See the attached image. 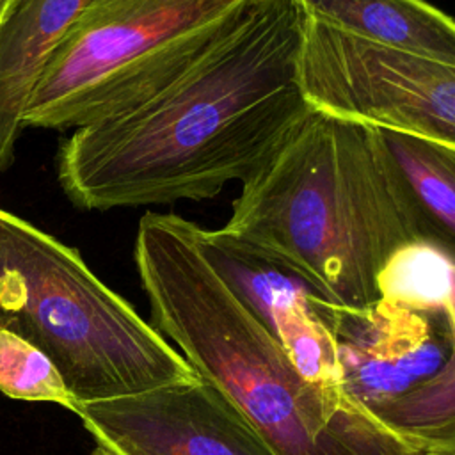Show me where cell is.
Segmentation results:
<instances>
[{
  "label": "cell",
  "mask_w": 455,
  "mask_h": 455,
  "mask_svg": "<svg viewBox=\"0 0 455 455\" xmlns=\"http://www.w3.org/2000/svg\"><path fill=\"white\" fill-rule=\"evenodd\" d=\"M423 455H434V453H423Z\"/></svg>",
  "instance_id": "cell-18"
},
{
  "label": "cell",
  "mask_w": 455,
  "mask_h": 455,
  "mask_svg": "<svg viewBox=\"0 0 455 455\" xmlns=\"http://www.w3.org/2000/svg\"><path fill=\"white\" fill-rule=\"evenodd\" d=\"M71 412L114 455H277L201 375L135 395L76 402Z\"/></svg>",
  "instance_id": "cell-7"
},
{
  "label": "cell",
  "mask_w": 455,
  "mask_h": 455,
  "mask_svg": "<svg viewBox=\"0 0 455 455\" xmlns=\"http://www.w3.org/2000/svg\"><path fill=\"white\" fill-rule=\"evenodd\" d=\"M91 455H114V453L108 451V450H105V448H101V446H96Z\"/></svg>",
  "instance_id": "cell-17"
},
{
  "label": "cell",
  "mask_w": 455,
  "mask_h": 455,
  "mask_svg": "<svg viewBox=\"0 0 455 455\" xmlns=\"http://www.w3.org/2000/svg\"><path fill=\"white\" fill-rule=\"evenodd\" d=\"M18 0H0V21L9 14V11L14 7Z\"/></svg>",
  "instance_id": "cell-16"
},
{
  "label": "cell",
  "mask_w": 455,
  "mask_h": 455,
  "mask_svg": "<svg viewBox=\"0 0 455 455\" xmlns=\"http://www.w3.org/2000/svg\"><path fill=\"white\" fill-rule=\"evenodd\" d=\"M176 213L146 212L133 259L151 325L217 386L277 455H423L366 409L311 384L243 309Z\"/></svg>",
  "instance_id": "cell-2"
},
{
  "label": "cell",
  "mask_w": 455,
  "mask_h": 455,
  "mask_svg": "<svg viewBox=\"0 0 455 455\" xmlns=\"http://www.w3.org/2000/svg\"><path fill=\"white\" fill-rule=\"evenodd\" d=\"M201 245L236 300L295 368L316 387L345 396L334 339L343 306L300 270L217 229H201Z\"/></svg>",
  "instance_id": "cell-8"
},
{
  "label": "cell",
  "mask_w": 455,
  "mask_h": 455,
  "mask_svg": "<svg viewBox=\"0 0 455 455\" xmlns=\"http://www.w3.org/2000/svg\"><path fill=\"white\" fill-rule=\"evenodd\" d=\"M217 231L320 284L339 306L380 300L389 256L418 242L380 132L315 108L240 183Z\"/></svg>",
  "instance_id": "cell-3"
},
{
  "label": "cell",
  "mask_w": 455,
  "mask_h": 455,
  "mask_svg": "<svg viewBox=\"0 0 455 455\" xmlns=\"http://www.w3.org/2000/svg\"><path fill=\"white\" fill-rule=\"evenodd\" d=\"M450 315L455 325V293ZM368 412L419 453L455 455V350L430 380Z\"/></svg>",
  "instance_id": "cell-13"
},
{
  "label": "cell",
  "mask_w": 455,
  "mask_h": 455,
  "mask_svg": "<svg viewBox=\"0 0 455 455\" xmlns=\"http://www.w3.org/2000/svg\"><path fill=\"white\" fill-rule=\"evenodd\" d=\"M91 0H18L0 21V172L16 156L27 103L52 53Z\"/></svg>",
  "instance_id": "cell-10"
},
{
  "label": "cell",
  "mask_w": 455,
  "mask_h": 455,
  "mask_svg": "<svg viewBox=\"0 0 455 455\" xmlns=\"http://www.w3.org/2000/svg\"><path fill=\"white\" fill-rule=\"evenodd\" d=\"M379 132L418 240L437 247L455 263V149L398 132Z\"/></svg>",
  "instance_id": "cell-12"
},
{
  "label": "cell",
  "mask_w": 455,
  "mask_h": 455,
  "mask_svg": "<svg viewBox=\"0 0 455 455\" xmlns=\"http://www.w3.org/2000/svg\"><path fill=\"white\" fill-rule=\"evenodd\" d=\"M247 0H91L52 53L25 128L76 130L148 103L194 69Z\"/></svg>",
  "instance_id": "cell-5"
},
{
  "label": "cell",
  "mask_w": 455,
  "mask_h": 455,
  "mask_svg": "<svg viewBox=\"0 0 455 455\" xmlns=\"http://www.w3.org/2000/svg\"><path fill=\"white\" fill-rule=\"evenodd\" d=\"M348 36L455 66V20L425 0H295Z\"/></svg>",
  "instance_id": "cell-11"
},
{
  "label": "cell",
  "mask_w": 455,
  "mask_h": 455,
  "mask_svg": "<svg viewBox=\"0 0 455 455\" xmlns=\"http://www.w3.org/2000/svg\"><path fill=\"white\" fill-rule=\"evenodd\" d=\"M295 0H247L226 37L183 78L126 114L73 130L55 171L80 210L215 197L243 183L309 110Z\"/></svg>",
  "instance_id": "cell-1"
},
{
  "label": "cell",
  "mask_w": 455,
  "mask_h": 455,
  "mask_svg": "<svg viewBox=\"0 0 455 455\" xmlns=\"http://www.w3.org/2000/svg\"><path fill=\"white\" fill-rule=\"evenodd\" d=\"M341 389L363 409L430 380L455 350L450 309L425 311L377 300L341 307L334 329Z\"/></svg>",
  "instance_id": "cell-9"
},
{
  "label": "cell",
  "mask_w": 455,
  "mask_h": 455,
  "mask_svg": "<svg viewBox=\"0 0 455 455\" xmlns=\"http://www.w3.org/2000/svg\"><path fill=\"white\" fill-rule=\"evenodd\" d=\"M297 80L309 108L455 149V66L348 36L302 12Z\"/></svg>",
  "instance_id": "cell-6"
},
{
  "label": "cell",
  "mask_w": 455,
  "mask_h": 455,
  "mask_svg": "<svg viewBox=\"0 0 455 455\" xmlns=\"http://www.w3.org/2000/svg\"><path fill=\"white\" fill-rule=\"evenodd\" d=\"M0 327L39 348L76 402L199 373L69 247L0 208Z\"/></svg>",
  "instance_id": "cell-4"
},
{
  "label": "cell",
  "mask_w": 455,
  "mask_h": 455,
  "mask_svg": "<svg viewBox=\"0 0 455 455\" xmlns=\"http://www.w3.org/2000/svg\"><path fill=\"white\" fill-rule=\"evenodd\" d=\"M0 391L14 400L52 402L73 411L75 400L55 364L34 345L0 327Z\"/></svg>",
  "instance_id": "cell-15"
},
{
  "label": "cell",
  "mask_w": 455,
  "mask_h": 455,
  "mask_svg": "<svg viewBox=\"0 0 455 455\" xmlns=\"http://www.w3.org/2000/svg\"><path fill=\"white\" fill-rule=\"evenodd\" d=\"M382 300L425 311H448L455 293V263L427 242L396 249L377 277Z\"/></svg>",
  "instance_id": "cell-14"
}]
</instances>
